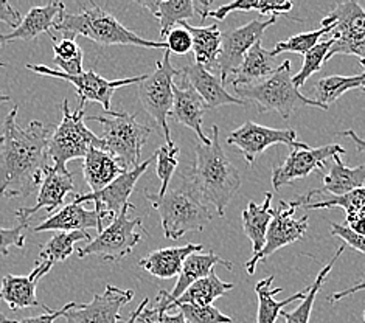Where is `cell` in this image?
Returning a JSON list of instances; mask_svg holds the SVG:
<instances>
[{
	"instance_id": "7dc6e473",
	"label": "cell",
	"mask_w": 365,
	"mask_h": 323,
	"mask_svg": "<svg viewBox=\"0 0 365 323\" xmlns=\"http://www.w3.org/2000/svg\"><path fill=\"white\" fill-rule=\"evenodd\" d=\"M329 224H331V237L342 238L351 249H354L359 253H364V237H361V235H358V233H354L346 225L337 224V222H329Z\"/></svg>"
},
{
	"instance_id": "ee69618b",
	"label": "cell",
	"mask_w": 365,
	"mask_h": 323,
	"mask_svg": "<svg viewBox=\"0 0 365 323\" xmlns=\"http://www.w3.org/2000/svg\"><path fill=\"white\" fill-rule=\"evenodd\" d=\"M165 50H168L170 53L176 55H187L191 51V36L190 33L184 27L171 29L167 36H165Z\"/></svg>"
},
{
	"instance_id": "bcb514c9",
	"label": "cell",
	"mask_w": 365,
	"mask_h": 323,
	"mask_svg": "<svg viewBox=\"0 0 365 323\" xmlns=\"http://www.w3.org/2000/svg\"><path fill=\"white\" fill-rule=\"evenodd\" d=\"M135 323H187L184 316L180 312L168 314V312H158L153 308H145L140 316L137 317Z\"/></svg>"
},
{
	"instance_id": "f6af8a7d",
	"label": "cell",
	"mask_w": 365,
	"mask_h": 323,
	"mask_svg": "<svg viewBox=\"0 0 365 323\" xmlns=\"http://www.w3.org/2000/svg\"><path fill=\"white\" fill-rule=\"evenodd\" d=\"M53 51H55V63H66L76 56L83 55L81 47L78 46L75 39L63 38L59 42L53 41Z\"/></svg>"
},
{
	"instance_id": "4dcf8cb0",
	"label": "cell",
	"mask_w": 365,
	"mask_h": 323,
	"mask_svg": "<svg viewBox=\"0 0 365 323\" xmlns=\"http://www.w3.org/2000/svg\"><path fill=\"white\" fill-rule=\"evenodd\" d=\"M274 275H269L264 280L258 282L255 286V294L258 297V312H257V323H275L280 312L284 309V307H288L292 302L303 300L305 299L307 291L297 292L291 297H288L286 300L277 302L274 297L283 292V287H274L271 289V284L274 282Z\"/></svg>"
},
{
	"instance_id": "7402d4cb",
	"label": "cell",
	"mask_w": 365,
	"mask_h": 323,
	"mask_svg": "<svg viewBox=\"0 0 365 323\" xmlns=\"http://www.w3.org/2000/svg\"><path fill=\"white\" fill-rule=\"evenodd\" d=\"M51 266L53 265L48 261H39L29 275H5L2 278V286H0V299L10 307L11 311L41 307L36 297V287L41 278L50 272Z\"/></svg>"
},
{
	"instance_id": "db71d44e",
	"label": "cell",
	"mask_w": 365,
	"mask_h": 323,
	"mask_svg": "<svg viewBox=\"0 0 365 323\" xmlns=\"http://www.w3.org/2000/svg\"><path fill=\"white\" fill-rule=\"evenodd\" d=\"M342 135L350 137L351 140H353L356 145H358V151H364V142L361 140V138H359L358 135H356V134L353 133V130H345V133H342Z\"/></svg>"
},
{
	"instance_id": "e0dca14e",
	"label": "cell",
	"mask_w": 365,
	"mask_h": 323,
	"mask_svg": "<svg viewBox=\"0 0 365 323\" xmlns=\"http://www.w3.org/2000/svg\"><path fill=\"white\" fill-rule=\"evenodd\" d=\"M153 162L154 154L134 170L121 174L114 182H110L106 188L95 191V193L73 195V202L81 205L86 202H93L95 212H108L117 216L121 208L129 204V198L133 195L137 180L143 176Z\"/></svg>"
},
{
	"instance_id": "30bf717a",
	"label": "cell",
	"mask_w": 365,
	"mask_h": 323,
	"mask_svg": "<svg viewBox=\"0 0 365 323\" xmlns=\"http://www.w3.org/2000/svg\"><path fill=\"white\" fill-rule=\"evenodd\" d=\"M134 208L135 207L131 202L121 208L115 220L91 240L88 246L76 250L78 257L86 258L95 255L106 261H118L128 257L142 241V235L137 232V229L143 230L142 217L129 220L128 212L134 210Z\"/></svg>"
},
{
	"instance_id": "8d00e7d4",
	"label": "cell",
	"mask_w": 365,
	"mask_h": 323,
	"mask_svg": "<svg viewBox=\"0 0 365 323\" xmlns=\"http://www.w3.org/2000/svg\"><path fill=\"white\" fill-rule=\"evenodd\" d=\"M92 237L89 232L76 230V232H58L51 237L41 249V260L48 263H63L75 250V244L80 241H91Z\"/></svg>"
},
{
	"instance_id": "7c38bea8",
	"label": "cell",
	"mask_w": 365,
	"mask_h": 323,
	"mask_svg": "<svg viewBox=\"0 0 365 323\" xmlns=\"http://www.w3.org/2000/svg\"><path fill=\"white\" fill-rule=\"evenodd\" d=\"M297 207L294 205L292 200H280V207L272 208V220L269 222L264 246L257 255H252L250 260L246 263V270L249 275L255 274L257 265L259 261L271 257L272 253L280 250L286 246H291L295 241L303 238V235L308 230V215H303L302 217H294V213Z\"/></svg>"
},
{
	"instance_id": "8992f818",
	"label": "cell",
	"mask_w": 365,
	"mask_h": 323,
	"mask_svg": "<svg viewBox=\"0 0 365 323\" xmlns=\"http://www.w3.org/2000/svg\"><path fill=\"white\" fill-rule=\"evenodd\" d=\"M291 78V61H283L267 80L258 84L237 87L235 92L238 95L237 98L245 101V104L250 101L258 112H278L284 120L291 118L292 113L303 106L322 109L319 103L303 97L299 89H295Z\"/></svg>"
},
{
	"instance_id": "603a6c76",
	"label": "cell",
	"mask_w": 365,
	"mask_h": 323,
	"mask_svg": "<svg viewBox=\"0 0 365 323\" xmlns=\"http://www.w3.org/2000/svg\"><path fill=\"white\" fill-rule=\"evenodd\" d=\"M64 11L66 6L63 2H50L44 6H33L11 33L0 34V46L14 41H33L42 33L48 34L51 41H56L51 29L55 27L58 17Z\"/></svg>"
},
{
	"instance_id": "ac0fdd59",
	"label": "cell",
	"mask_w": 365,
	"mask_h": 323,
	"mask_svg": "<svg viewBox=\"0 0 365 323\" xmlns=\"http://www.w3.org/2000/svg\"><path fill=\"white\" fill-rule=\"evenodd\" d=\"M224 266L225 269L232 270L233 265L232 261L222 260L221 257L216 255L215 252H197V253H191L184 261L180 270H179V278L175 287L168 292V291H160L159 295L155 297V303L153 309L158 312H167L171 309V304L175 303L179 297L184 294L188 287L196 283L201 278L207 277L208 274L213 272L215 266Z\"/></svg>"
},
{
	"instance_id": "60d3db41",
	"label": "cell",
	"mask_w": 365,
	"mask_h": 323,
	"mask_svg": "<svg viewBox=\"0 0 365 323\" xmlns=\"http://www.w3.org/2000/svg\"><path fill=\"white\" fill-rule=\"evenodd\" d=\"M179 146L176 143L167 145L165 143L163 146H160L158 151L154 153V160L158 162V168H155V174L162 182L160 191L158 195H163L167 188L170 187L171 179L175 176L178 163H179Z\"/></svg>"
},
{
	"instance_id": "5bb4252c",
	"label": "cell",
	"mask_w": 365,
	"mask_h": 323,
	"mask_svg": "<svg viewBox=\"0 0 365 323\" xmlns=\"http://www.w3.org/2000/svg\"><path fill=\"white\" fill-rule=\"evenodd\" d=\"M275 22L277 17H269L266 21H250L242 27L222 33L221 51L216 59V67L220 68V80L222 84L237 71L246 51L257 42H262L266 30Z\"/></svg>"
},
{
	"instance_id": "9f6ffc18",
	"label": "cell",
	"mask_w": 365,
	"mask_h": 323,
	"mask_svg": "<svg viewBox=\"0 0 365 323\" xmlns=\"http://www.w3.org/2000/svg\"><path fill=\"white\" fill-rule=\"evenodd\" d=\"M0 323H14V320H11V319H8L5 314H2L0 312Z\"/></svg>"
},
{
	"instance_id": "4316f807",
	"label": "cell",
	"mask_w": 365,
	"mask_h": 323,
	"mask_svg": "<svg viewBox=\"0 0 365 323\" xmlns=\"http://www.w3.org/2000/svg\"><path fill=\"white\" fill-rule=\"evenodd\" d=\"M202 244H187V246L180 247H167V249H158L151 252L138 261V266L145 269L148 274H151L160 280H170L179 275V270L184 265V261L191 253L202 252Z\"/></svg>"
},
{
	"instance_id": "7bdbcfd3",
	"label": "cell",
	"mask_w": 365,
	"mask_h": 323,
	"mask_svg": "<svg viewBox=\"0 0 365 323\" xmlns=\"http://www.w3.org/2000/svg\"><path fill=\"white\" fill-rule=\"evenodd\" d=\"M29 229V222H19L13 229L0 227V255L6 257L11 247L22 249L25 246V230Z\"/></svg>"
},
{
	"instance_id": "b9f144b4",
	"label": "cell",
	"mask_w": 365,
	"mask_h": 323,
	"mask_svg": "<svg viewBox=\"0 0 365 323\" xmlns=\"http://www.w3.org/2000/svg\"><path fill=\"white\" fill-rule=\"evenodd\" d=\"M179 312L187 323H233V319L225 316L213 304H179Z\"/></svg>"
},
{
	"instance_id": "6da1fadb",
	"label": "cell",
	"mask_w": 365,
	"mask_h": 323,
	"mask_svg": "<svg viewBox=\"0 0 365 323\" xmlns=\"http://www.w3.org/2000/svg\"><path fill=\"white\" fill-rule=\"evenodd\" d=\"M14 106L4 120L0 137V198H27L41 185L48 165L47 143L51 129L34 120L29 126L17 125Z\"/></svg>"
},
{
	"instance_id": "484cf974",
	"label": "cell",
	"mask_w": 365,
	"mask_h": 323,
	"mask_svg": "<svg viewBox=\"0 0 365 323\" xmlns=\"http://www.w3.org/2000/svg\"><path fill=\"white\" fill-rule=\"evenodd\" d=\"M275 58L271 55V50L263 48L262 42L252 46L246 55L242 56L237 71L230 76L235 89L242 86L258 84L267 80L277 71Z\"/></svg>"
},
{
	"instance_id": "11a10c76",
	"label": "cell",
	"mask_w": 365,
	"mask_h": 323,
	"mask_svg": "<svg viewBox=\"0 0 365 323\" xmlns=\"http://www.w3.org/2000/svg\"><path fill=\"white\" fill-rule=\"evenodd\" d=\"M10 101H11L10 95H4L2 92H0V106H2V104H5V103H10Z\"/></svg>"
},
{
	"instance_id": "7a4b0ae2",
	"label": "cell",
	"mask_w": 365,
	"mask_h": 323,
	"mask_svg": "<svg viewBox=\"0 0 365 323\" xmlns=\"http://www.w3.org/2000/svg\"><path fill=\"white\" fill-rule=\"evenodd\" d=\"M196 159L188 168L199 196L205 205H212L220 216L225 215L232 199L241 188V174L233 167L220 143V128H212L210 145H195Z\"/></svg>"
},
{
	"instance_id": "ba28073f",
	"label": "cell",
	"mask_w": 365,
	"mask_h": 323,
	"mask_svg": "<svg viewBox=\"0 0 365 323\" xmlns=\"http://www.w3.org/2000/svg\"><path fill=\"white\" fill-rule=\"evenodd\" d=\"M170 56V51L165 50L163 58L159 63H155L154 72L150 75H143L142 81L137 84L138 100H140L142 108L153 118L154 123L162 129L167 145L175 143L171 138L167 118L170 117L173 106V86H175V78L180 73V71L173 67Z\"/></svg>"
},
{
	"instance_id": "3957f363",
	"label": "cell",
	"mask_w": 365,
	"mask_h": 323,
	"mask_svg": "<svg viewBox=\"0 0 365 323\" xmlns=\"http://www.w3.org/2000/svg\"><path fill=\"white\" fill-rule=\"evenodd\" d=\"M145 196L160 215L163 233L168 240H180L188 232H202L213 220V215L199 196L188 170L180 173L163 195L145 191Z\"/></svg>"
},
{
	"instance_id": "d590c367",
	"label": "cell",
	"mask_w": 365,
	"mask_h": 323,
	"mask_svg": "<svg viewBox=\"0 0 365 323\" xmlns=\"http://www.w3.org/2000/svg\"><path fill=\"white\" fill-rule=\"evenodd\" d=\"M345 252V246L342 244V246H339L334 257L329 260V263L320 270V272L317 274L314 283H312L308 289H307V294H305V299L302 300V303L299 304L297 308H295L294 311L291 312H286V311H282L280 316L284 319L286 323H309L311 320V312H312V307H314V302H316V297L319 294V291L322 289V286H324L325 280L328 274L331 272V269L334 266L336 261L342 257V253Z\"/></svg>"
},
{
	"instance_id": "8fae6325",
	"label": "cell",
	"mask_w": 365,
	"mask_h": 323,
	"mask_svg": "<svg viewBox=\"0 0 365 323\" xmlns=\"http://www.w3.org/2000/svg\"><path fill=\"white\" fill-rule=\"evenodd\" d=\"M27 68L41 76L58 78V80H64L67 83H71L75 87L76 95H78V103H80V106L78 108H86V103L92 101V103L101 104L104 112L110 111L112 95H114L117 89L129 84H138L143 78V75H138L133 78H125V80L109 81L106 78H103L101 75H98L93 71L83 72L80 75H66V73H61L59 71H55V68H50L42 64H27Z\"/></svg>"
},
{
	"instance_id": "d6a6232c",
	"label": "cell",
	"mask_w": 365,
	"mask_h": 323,
	"mask_svg": "<svg viewBox=\"0 0 365 323\" xmlns=\"http://www.w3.org/2000/svg\"><path fill=\"white\" fill-rule=\"evenodd\" d=\"M140 5L159 19L162 38L167 36V33L176 24L188 22L196 13L195 2H190V0H163V2L153 0V2H140Z\"/></svg>"
},
{
	"instance_id": "1f68e13d",
	"label": "cell",
	"mask_w": 365,
	"mask_h": 323,
	"mask_svg": "<svg viewBox=\"0 0 365 323\" xmlns=\"http://www.w3.org/2000/svg\"><path fill=\"white\" fill-rule=\"evenodd\" d=\"M233 287V283H225L215 272H212L191 284L188 289L171 304V309L178 308L179 304H201V307H204V304H212L215 300H218L225 294H229Z\"/></svg>"
},
{
	"instance_id": "83f0119b",
	"label": "cell",
	"mask_w": 365,
	"mask_h": 323,
	"mask_svg": "<svg viewBox=\"0 0 365 323\" xmlns=\"http://www.w3.org/2000/svg\"><path fill=\"white\" fill-rule=\"evenodd\" d=\"M123 173H126L125 168L114 157L100 148H91L84 155L83 176L86 183L91 187V193L106 188Z\"/></svg>"
},
{
	"instance_id": "5b68a950",
	"label": "cell",
	"mask_w": 365,
	"mask_h": 323,
	"mask_svg": "<svg viewBox=\"0 0 365 323\" xmlns=\"http://www.w3.org/2000/svg\"><path fill=\"white\" fill-rule=\"evenodd\" d=\"M91 121L101 125V150L109 153L125 168L131 171L142 163V150L153 128L138 123L137 117L125 111H108L103 116H91Z\"/></svg>"
},
{
	"instance_id": "836d02e7",
	"label": "cell",
	"mask_w": 365,
	"mask_h": 323,
	"mask_svg": "<svg viewBox=\"0 0 365 323\" xmlns=\"http://www.w3.org/2000/svg\"><path fill=\"white\" fill-rule=\"evenodd\" d=\"M364 91V73L353 76H341V75H329L322 78L312 89L316 103H319L322 109L328 111L329 104L336 103L344 93L349 91Z\"/></svg>"
},
{
	"instance_id": "74e56055",
	"label": "cell",
	"mask_w": 365,
	"mask_h": 323,
	"mask_svg": "<svg viewBox=\"0 0 365 323\" xmlns=\"http://www.w3.org/2000/svg\"><path fill=\"white\" fill-rule=\"evenodd\" d=\"M333 27H322L314 31H307V33H300L295 34V36H291L289 39L278 42L271 50V55L275 58L282 53H297V55H305L307 51H309L312 47L319 43L320 41H324L327 34L331 33Z\"/></svg>"
},
{
	"instance_id": "cb8c5ba5",
	"label": "cell",
	"mask_w": 365,
	"mask_h": 323,
	"mask_svg": "<svg viewBox=\"0 0 365 323\" xmlns=\"http://www.w3.org/2000/svg\"><path fill=\"white\" fill-rule=\"evenodd\" d=\"M207 111V104L196 93L193 87L173 86V106L170 117L176 120L178 123L193 129L202 145H210V137H207L202 130V120Z\"/></svg>"
},
{
	"instance_id": "ab89813d",
	"label": "cell",
	"mask_w": 365,
	"mask_h": 323,
	"mask_svg": "<svg viewBox=\"0 0 365 323\" xmlns=\"http://www.w3.org/2000/svg\"><path fill=\"white\" fill-rule=\"evenodd\" d=\"M333 207L344 208L346 216L365 213V190L358 188L342 196H328L305 205L307 210H325Z\"/></svg>"
},
{
	"instance_id": "f907efd6",
	"label": "cell",
	"mask_w": 365,
	"mask_h": 323,
	"mask_svg": "<svg viewBox=\"0 0 365 323\" xmlns=\"http://www.w3.org/2000/svg\"><path fill=\"white\" fill-rule=\"evenodd\" d=\"M346 227L351 229L354 233L361 235L364 237L365 235V213H358V215H351V216H346V221H345Z\"/></svg>"
},
{
	"instance_id": "d4e9b609",
	"label": "cell",
	"mask_w": 365,
	"mask_h": 323,
	"mask_svg": "<svg viewBox=\"0 0 365 323\" xmlns=\"http://www.w3.org/2000/svg\"><path fill=\"white\" fill-rule=\"evenodd\" d=\"M182 73H184L185 80L207 104L208 111L227 106V104H238V106L245 104V101L233 97V95L224 89V84L221 83L220 78H216V75L201 66L191 63L182 71Z\"/></svg>"
},
{
	"instance_id": "9a60e30c",
	"label": "cell",
	"mask_w": 365,
	"mask_h": 323,
	"mask_svg": "<svg viewBox=\"0 0 365 323\" xmlns=\"http://www.w3.org/2000/svg\"><path fill=\"white\" fill-rule=\"evenodd\" d=\"M346 151L341 145H325L320 148H292L286 160L278 165L272 171V187L275 190L282 188L288 183L305 179L314 171H325V163L333 155H342Z\"/></svg>"
},
{
	"instance_id": "52a82bcc",
	"label": "cell",
	"mask_w": 365,
	"mask_h": 323,
	"mask_svg": "<svg viewBox=\"0 0 365 323\" xmlns=\"http://www.w3.org/2000/svg\"><path fill=\"white\" fill-rule=\"evenodd\" d=\"M84 108H78L75 112L68 108V101H63V120L58 128L50 134L47 143L48 159L53 165L51 167L64 171L67 163L75 159H84L86 153L91 148H100V137L95 135L92 130L86 126Z\"/></svg>"
},
{
	"instance_id": "f35d334b",
	"label": "cell",
	"mask_w": 365,
	"mask_h": 323,
	"mask_svg": "<svg viewBox=\"0 0 365 323\" xmlns=\"http://www.w3.org/2000/svg\"><path fill=\"white\" fill-rule=\"evenodd\" d=\"M331 43H333L331 39L325 38L324 41L316 43L314 47L303 55V63H302L300 71L295 75H292L291 78L295 89H300V87L305 86L308 78H311L316 72L320 71L322 66L325 64V58L329 51V47H331Z\"/></svg>"
},
{
	"instance_id": "f1b7e54d",
	"label": "cell",
	"mask_w": 365,
	"mask_h": 323,
	"mask_svg": "<svg viewBox=\"0 0 365 323\" xmlns=\"http://www.w3.org/2000/svg\"><path fill=\"white\" fill-rule=\"evenodd\" d=\"M191 36V51L195 56V64L201 66L207 71L216 67V59L221 51V38L218 25L213 24L210 27H195L188 22H180Z\"/></svg>"
},
{
	"instance_id": "277c9868",
	"label": "cell",
	"mask_w": 365,
	"mask_h": 323,
	"mask_svg": "<svg viewBox=\"0 0 365 323\" xmlns=\"http://www.w3.org/2000/svg\"><path fill=\"white\" fill-rule=\"evenodd\" d=\"M53 29L66 39L83 36L98 43L100 47L134 46L143 48H167L162 41L155 42L140 38L117 21V17L95 4L81 6L78 13H61Z\"/></svg>"
},
{
	"instance_id": "e575fe53",
	"label": "cell",
	"mask_w": 365,
	"mask_h": 323,
	"mask_svg": "<svg viewBox=\"0 0 365 323\" xmlns=\"http://www.w3.org/2000/svg\"><path fill=\"white\" fill-rule=\"evenodd\" d=\"M291 2H271V0H237L227 5H222L216 8L215 11H208L204 14L202 21L207 17H213L216 21H224L230 13H247V11H258L259 14H271V17L277 16H289V11L292 10Z\"/></svg>"
},
{
	"instance_id": "c3c4849f",
	"label": "cell",
	"mask_w": 365,
	"mask_h": 323,
	"mask_svg": "<svg viewBox=\"0 0 365 323\" xmlns=\"http://www.w3.org/2000/svg\"><path fill=\"white\" fill-rule=\"evenodd\" d=\"M75 304H76V302H71L61 309H50V308L46 307V304H42V308L46 309V314H41V316H36V317H27V319H22V320H14V323H55L56 319L63 317L66 311L73 308Z\"/></svg>"
},
{
	"instance_id": "44dd1931",
	"label": "cell",
	"mask_w": 365,
	"mask_h": 323,
	"mask_svg": "<svg viewBox=\"0 0 365 323\" xmlns=\"http://www.w3.org/2000/svg\"><path fill=\"white\" fill-rule=\"evenodd\" d=\"M333 163L331 168H329L328 173H325L324 176V185L317 190L309 191L305 196H299L295 198L292 202L295 207H305L312 198L320 196L328 193L329 196H342L350 193L353 190L364 188V182H365V167L361 163L358 167L349 168L346 165L342 162L341 155L336 154L331 157Z\"/></svg>"
},
{
	"instance_id": "d6986e66",
	"label": "cell",
	"mask_w": 365,
	"mask_h": 323,
	"mask_svg": "<svg viewBox=\"0 0 365 323\" xmlns=\"http://www.w3.org/2000/svg\"><path fill=\"white\" fill-rule=\"evenodd\" d=\"M117 216L108 212H95L88 210L81 204H67L61 210L51 213L46 221H42L34 227V232H76L83 230L88 232V229H97L98 233L108 227Z\"/></svg>"
},
{
	"instance_id": "9c48e42d",
	"label": "cell",
	"mask_w": 365,
	"mask_h": 323,
	"mask_svg": "<svg viewBox=\"0 0 365 323\" xmlns=\"http://www.w3.org/2000/svg\"><path fill=\"white\" fill-rule=\"evenodd\" d=\"M322 27H333L329 33L333 43L325 63L336 55H353L359 58L361 66L365 64V11L358 2L351 0L337 4L334 10L322 19Z\"/></svg>"
},
{
	"instance_id": "f546056e",
	"label": "cell",
	"mask_w": 365,
	"mask_h": 323,
	"mask_svg": "<svg viewBox=\"0 0 365 323\" xmlns=\"http://www.w3.org/2000/svg\"><path fill=\"white\" fill-rule=\"evenodd\" d=\"M271 202L272 193H266L263 204H255L254 200H250L247 208L241 215L242 230L252 242V255H257L264 246L267 227L272 220Z\"/></svg>"
},
{
	"instance_id": "f5cc1de1",
	"label": "cell",
	"mask_w": 365,
	"mask_h": 323,
	"mask_svg": "<svg viewBox=\"0 0 365 323\" xmlns=\"http://www.w3.org/2000/svg\"><path fill=\"white\" fill-rule=\"evenodd\" d=\"M148 304H150V300H148V299H145L140 304H138V308L134 311V314H133V316H131V319H129L126 323H135V320H137V317L138 316H140V312L148 307Z\"/></svg>"
},
{
	"instance_id": "816d5d0a",
	"label": "cell",
	"mask_w": 365,
	"mask_h": 323,
	"mask_svg": "<svg viewBox=\"0 0 365 323\" xmlns=\"http://www.w3.org/2000/svg\"><path fill=\"white\" fill-rule=\"evenodd\" d=\"M364 287V282H359L358 284H356L354 287H351V289H349V291H345V292H337V294H334L331 299H329V302H337V300H341V299H344L345 295H349V294H354V292H358V291H361Z\"/></svg>"
},
{
	"instance_id": "6f0895ef",
	"label": "cell",
	"mask_w": 365,
	"mask_h": 323,
	"mask_svg": "<svg viewBox=\"0 0 365 323\" xmlns=\"http://www.w3.org/2000/svg\"><path fill=\"white\" fill-rule=\"evenodd\" d=\"M5 66H6V64L4 63V61H0V67H5Z\"/></svg>"
},
{
	"instance_id": "4fadbf2b",
	"label": "cell",
	"mask_w": 365,
	"mask_h": 323,
	"mask_svg": "<svg viewBox=\"0 0 365 323\" xmlns=\"http://www.w3.org/2000/svg\"><path fill=\"white\" fill-rule=\"evenodd\" d=\"M227 145L238 148L240 153L245 155L249 167L254 165L259 154H263L272 145H286L291 150L307 146V143L297 140V134L294 129L266 128L254 123V121H246L241 128L230 133L227 137Z\"/></svg>"
},
{
	"instance_id": "2e32d148",
	"label": "cell",
	"mask_w": 365,
	"mask_h": 323,
	"mask_svg": "<svg viewBox=\"0 0 365 323\" xmlns=\"http://www.w3.org/2000/svg\"><path fill=\"white\" fill-rule=\"evenodd\" d=\"M134 299V291L120 289L108 284L103 294H95L92 302L75 304L66 311V323H117L121 320L120 311Z\"/></svg>"
},
{
	"instance_id": "ffe728a7",
	"label": "cell",
	"mask_w": 365,
	"mask_h": 323,
	"mask_svg": "<svg viewBox=\"0 0 365 323\" xmlns=\"http://www.w3.org/2000/svg\"><path fill=\"white\" fill-rule=\"evenodd\" d=\"M72 191H75L72 173L68 170L61 171L47 165L44 174H42L36 204L16 210V217L21 222H29L30 217L41 210L48 213L55 212L59 205H63L66 196Z\"/></svg>"
},
{
	"instance_id": "681fc988",
	"label": "cell",
	"mask_w": 365,
	"mask_h": 323,
	"mask_svg": "<svg viewBox=\"0 0 365 323\" xmlns=\"http://www.w3.org/2000/svg\"><path fill=\"white\" fill-rule=\"evenodd\" d=\"M22 17L21 13L13 8V5L10 2H6V0H0V22H5L10 25V27L16 29L17 25L21 24Z\"/></svg>"
}]
</instances>
